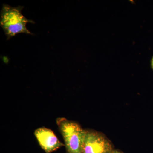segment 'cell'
Returning a JSON list of instances; mask_svg holds the SVG:
<instances>
[{"mask_svg": "<svg viewBox=\"0 0 153 153\" xmlns=\"http://www.w3.org/2000/svg\"><path fill=\"white\" fill-rule=\"evenodd\" d=\"M56 123L64 140L67 153H82L84 129L77 123L66 118H58Z\"/></svg>", "mask_w": 153, "mask_h": 153, "instance_id": "obj_2", "label": "cell"}, {"mask_svg": "<svg viewBox=\"0 0 153 153\" xmlns=\"http://www.w3.org/2000/svg\"><path fill=\"white\" fill-rule=\"evenodd\" d=\"M38 143L46 153H51L65 146L50 129L41 127L34 132Z\"/></svg>", "mask_w": 153, "mask_h": 153, "instance_id": "obj_4", "label": "cell"}, {"mask_svg": "<svg viewBox=\"0 0 153 153\" xmlns=\"http://www.w3.org/2000/svg\"><path fill=\"white\" fill-rule=\"evenodd\" d=\"M24 7L19 6L16 7L4 4L1 13L0 25L4 30L7 39L20 33L33 35L26 27L28 23H35L22 14Z\"/></svg>", "mask_w": 153, "mask_h": 153, "instance_id": "obj_1", "label": "cell"}, {"mask_svg": "<svg viewBox=\"0 0 153 153\" xmlns=\"http://www.w3.org/2000/svg\"><path fill=\"white\" fill-rule=\"evenodd\" d=\"M112 153H123L122 152H120V151L117 150H114H114L113 151Z\"/></svg>", "mask_w": 153, "mask_h": 153, "instance_id": "obj_6", "label": "cell"}, {"mask_svg": "<svg viewBox=\"0 0 153 153\" xmlns=\"http://www.w3.org/2000/svg\"><path fill=\"white\" fill-rule=\"evenodd\" d=\"M150 66L151 68L153 71V55L150 60Z\"/></svg>", "mask_w": 153, "mask_h": 153, "instance_id": "obj_5", "label": "cell"}, {"mask_svg": "<svg viewBox=\"0 0 153 153\" xmlns=\"http://www.w3.org/2000/svg\"><path fill=\"white\" fill-rule=\"evenodd\" d=\"M112 143L103 134L92 130L84 129L82 153H112Z\"/></svg>", "mask_w": 153, "mask_h": 153, "instance_id": "obj_3", "label": "cell"}]
</instances>
